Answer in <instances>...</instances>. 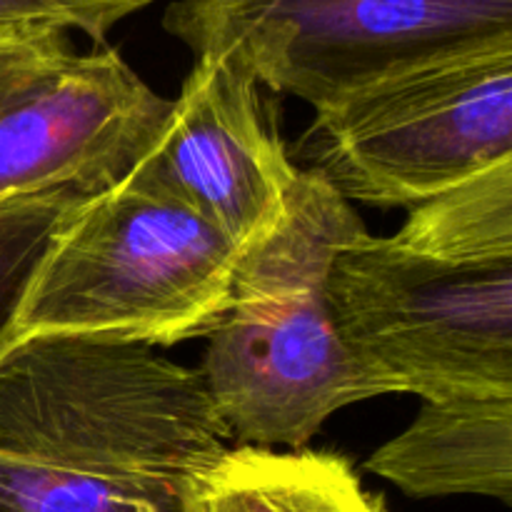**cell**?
<instances>
[{"instance_id":"obj_1","label":"cell","mask_w":512,"mask_h":512,"mask_svg":"<svg viewBox=\"0 0 512 512\" xmlns=\"http://www.w3.org/2000/svg\"><path fill=\"white\" fill-rule=\"evenodd\" d=\"M228 440L200 370L153 348L0 353V512H188Z\"/></svg>"},{"instance_id":"obj_10","label":"cell","mask_w":512,"mask_h":512,"mask_svg":"<svg viewBox=\"0 0 512 512\" xmlns=\"http://www.w3.org/2000/svg\"><path fill=\"white\" fill-rule=\"evenodd\" d=\"M188 512H388L333 450L235 445L203 475Z\"/></svg>"},{"instance_id":"obj_2","label":"cell","mask_w":512,"mask_h":512,"mask_svg":"<svg viewBox=\"0 0 512 512\" xmlns=\"http://www.w3.org/2000/svg\"><path fill=\"white\" fill-rule=\"evenodd\" d=\"M345 348L380 395L512 398V160L410 208L333 260Z\"/></svg>"},{"instance_id":"obj_12","label":"cell","mask_w":512,"mask_h":512,"mask_svg":"<svg viewBox=\"0 0 512 512\" xmlns=\"http://www.w3.org/2000/svg\"><path fill=\"white\" fill-rule=\"evenodd\" d=\"M73 53L68 30L58 25H0V113L38 88Z\"/></svg>"},{"instance_id":"obj_5","label":"cell","mask_w":512,"mask_h":512,"mask_svg":"<svg viewBox=\"0 0 512 512\" xmlns=\"http://www.w3.org/2000/svg\"><path fill=\"white\" fill-rule=\"evenodd\" d=\"M295 155L340 198L415 208L512 160V40L475 45L325 108Z\"/></svg>"},{"instance_id":"obj_4","label":"cell","mask_w":512,"mask_h":512,"mask_svg":"<svg viewBox=\"0 0 512 512\" xmlns=\"http://www.w3.org/2000/svg\"><path fill=\"white\" fill-rule=\"evenodd\" d=\"M238 260L223 233L133 168L55 225L0 353L30 340L155 350L208 338L230 308Z\"/></svg>"},{"instance_id":"obj_6","label":"cell","mask_w":512,"mask_h":512,"mask_svg":"<svg viewBox=\"0 0 512 512\" xmlns=\"http://www.w3.org/2000/svg\"><path fill=\"white\" fill-rule=\"evenodd\" d=\"M163 28L235 50L260 85L315 110L428 60L512 40V0H173Z\"/></svg>"},{"instance_id":"obj_11","label":"cell","mask_w":512,"mask_h":512,"mask_svg":"<svg viewBox=\"0 0 512 512\" xmlns=\"http://www.w3.org/2000/svg\"><path fill=\"white\" fill-rule=\"evenodd\" d=\"M75 188L0 195V333L63 215L85 198Z\"/></svg>"},{"instance_id":"obj_13","label":"cell","mask_w":512,"mask_h":512,"mask_svg":"<svg viewBox=\"0 0 512 512\" xmlns=\"http://www.w3.org/2000/svg\"><path fill=\"white\" fill-rule=\"evenodd\" d=\"M153 0H0V25L45 23L78 30L95 45H105L110 30Z\"/></svg>"},{"instance_id":"obj_7","label":"cell","mask_w":512,"mask_h":512,"mask_svg":"<svg viewBox=\"0 0 512 512\" xmlns=\"http://www.w3.org/2000/svg\"><path fill=\"white\" fill-rule=\"evenodd\" d=\"M235 50L195 58L135 168L243 253L283 218L298 165Z\"/></svg>"},{"instance_id":"obj_9","label":"cell","mask_w":512,"mask_h":512,"mask_svg":"<svg viewBox=\"0 0 512 512\" xmlns=\"http://www.w3.org/2000/svg\"><path fill=\"white\" fill-rule=\"evenodd\" d=\"M365 468L410 498H512V398L423 403Z\"/></svg>"},{"instance_id":"obj_3","label":"cell","mask_w":512,"mask_h":512,"mask_svg":"<svg viewBox=\"0 0 512 512\" xmlns=\"http://www.w3.org/2000/svg\"><path fill=\"white\" fill-rule=\"evenodd\" d=\"M363 233L348 200L298 170L283 218L240 253L230 308L198 368L238 445L300 448L330 415L380 398L328 298L335 255Z\"/></svg>"},{"instance_id":"obj_8","label":"cell","mask_w":512,"mask_h":512,"mask_svg":"<svg viewBox=\"0 0 512 512\" xmlns=\"http://www.w3.org/2000/svg\"><path fill=\"white\" fill-rule=\"evenodd\" d=\"M168 110L115 48L75 50L0 113V195L110 188L143 160Z\"/></svg>"}]
</instances>
